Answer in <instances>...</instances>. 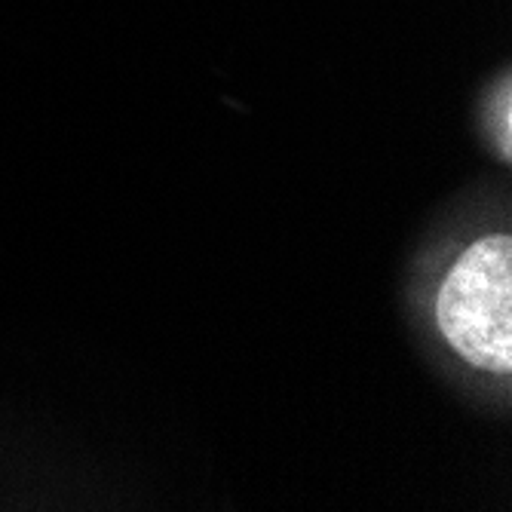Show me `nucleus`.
Masks as SVG:
<instances>
[{"label":"nucleus","mask_w":512,"mask_h":512,"mask_svg":"<svg viewBox=\"0 0 512 512\" xmlns=\"http://www.w3.org/2000/svg\"><path fill=\"white\" fill-rule=\"evenodd\" d=\"M445 341L476 368L512 371V237L473 243L451 267L436 298Z\"/></svg>","instance_id":"1"}]
</instances>
